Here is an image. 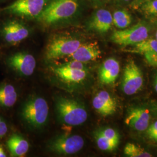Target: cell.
<instances>
[{
    "label": "cell",
    "mask_w": 157,
    "mask_h": 157,
    "mask_svg": "<svg viewBox=\"0 0 157 157\" xmlns=\"http://www.w3.org/2000/svg\"><path fill=\"white\" fill-rule=\"evenodd\" d=\"M80 11V0H51L36 20L46 26H55L73 20Z\"/></svg>",
    "instance_id": "cell-1"
},
{
    "label": "cell",
    "mask_w": 157,
    "mask_h": 157,
    "mask_svg": "<svg viewBox=\"0 0 157 157\" xmlns=\"http://www.w3.org/2000/svg\"><path fill=\"white\" fill-rule=\"evenodd\" d=\"M56 109L60 119L69 125H80L83 124L88 117L85 108L73 99L59 97L56 100Z\"/></svg>",
    "instance_id": "cell-2"
},
{
    "label": "cell",
    "mask_w": 157,
    "mask_h": 157,
    "mask_svg": "<svg viewBox=\"0 0 157 157\" xmlns=\"http://www.w3.org/2000/svg\"><path fill=\"white\" fill-rule=\"evenodd\" d=\"M49 108L45 99L34 97L25 102L22 108V115L24 120L30 126L40 128L46 123Z\"/></svg>",
    "instance_id": "cell-3"
},
{
    "label": "cell",
    "mask_w": 157,
    "mask_h": 157,
    "mask_svg": "<svg viewBox=\"0 0 157 157\" xmlns=\"http://www.w3.org/2000/svg\"><path fill=\"white\" fill-rule=\"evenodd\" d=\"M82 43L80 40L68 35L57 36L51 40L47 45L45 57L48 60L65 57L76 50Z\"/></svg>",
    "instance_id": "cell-4"
},
{
    "label": "cell",
    "mask_w": 157,
    "mask_h": 157,
    "mask_svg": "<svg viewBox=\"0 0 157 157\" xmlns=\"http://www.w3.org/2000/svg\"><path fill=\"white\" fill-rule=\"evenodd\" d=\"M51 0H16L4 9L7 13L17 17L36 19Z\"/></svg>",
    "instance_id": "cell-5"
},
{
    "label": "cell",
    "mask_w": 157,
    "mask_h": 157,
    "mask_svg": "<svg viewBox=\"0 0 157 157\" xmlns=\"http://www.w3.org/2000/svg\"><path fill=\"white\" fill-rule=\"evenodd\" d=\"M149 30L142 23H139L131 28L115 30L111 40L113 43L122 46L133 45L148 38Z\"/></svg>",
    "instance_id": "cell-6"
},
{
    "label": "cell",
    "mask_w": 157,
    "mask_h": 157,
    "mask_svg": "<svg viewBox=\"0 0 157 157\" xmlns=\"http://www.w3.org/2000/svg\"><path fill=\"white\" fill-rule=\"evenodd\" d=\"M83 139L79 135H62L51 141L48 146L51 151L61 155H72L84 146Z\"/></svg>",
    "instance_id": "cell-7"
},
{
    "label": "cell",
    "mask_w": 157,
    "mask_h": 157,
    "mask_svg": "<svg viewBox=\"0 0 157 157\" xmlns=\"http://www.w3.org/2000/svg\"><path fill=\"white\" fill-rule=\"evenodd\" d=\"M143 84V75L134 61H130L124 69L122 89L126 95H132L140 90Z\"/></svg>",
    "instance_id": "cell-8"
},
{
    "label": "cell",
    "mask_w": 157,
    "mask_h": 157,
    "mask_svg": "<svg viewBox=\"0 0 157 157\" xmlns=\"http://www.w3.org/2000/svg\"><path fill=\"white\" fill-rule=\"evenodd\" d=\"M1 34L6 43L15 44L28 37V28L21 22L11 20L6 22L1 28Z\"/></svg>",
    "instance_id": "cell-9"
},
{
    "label": "cell",
    "mask_w": 157,
    "mask_h": 157,
    "mask_svg": "<svg viewBox=\"0 0 157 157\" xmlns=\"http://www.w3.org/2000/svg\"><path fill=\"white\" fill-rule=\"evenodd\" d=\"M7 62L10 67L23 76H29L33 73L36 61L32 55L19 52L9 57Z\"/></svg>",
    "instance_id": "cell-10"
},
{
    "label": "cell",
    "mask_w": 157,
    "mask_h": 157,
    "mask_svg": "<svg viewBox=\"0 0 157 157\" xmlns=\"http://www.w3.org/2000/svg\"><path fill=\"white\" fill-rule=\"evenodd\" d=\"M150 113L148 109L143 107L130 108L128 112L124 123L137 131L143 132L149 126Z\"/></svg>",
    "instance_id": "cell-11"
},
{
    "label": "cell",
    "mask_w": 157,
    "mask_h": 157,
    "mask_svg": "<svg viewBox=\"0 0 157 157\" xmlns=\"http://www.w3.org/2000/svg\"><path fill=\"white\" fill-rule=\"evenodd\" d=\"M112 25V13L105 9H100L94 12L90 17L88 28L98 33H105Z\"/></svg>",
    "instance_id": "cell-12"
},
{
    "label": "cell",
    "mask_w": 157,
    "mask_h": 157,
    "mask_svg": "<svg viewBox=\"0 0 157 157\" xmlns=\"http://www.w3.org/2000/svg\"><path fill=\"white\" fill-rule=\"evenodd\" d=\"M101 51L97 42L81 44L73 54L67 56L69 60L86 62L95 61L101 58Z\"/></svg>",
    "instance_id": "cell-13"
},
{
    "label": "cell",
    "mask_w": 157,
    "mask_h": 157,
    "mask_svg": "<svg viewBox=\"0 0 157 157\" xmlns=\"http://www.w3.org/2000/svg\"><path fill=\"white\" fill-rule=\"evenodd\" d=\"M93 106L99 114L103 117H107L116 112L117 102L108 92L101 91L94 97Z\"/></svg>",
    "instance_id": "cell-14"
},
{
    "label": "cell",
    "mask_w": 157,
    "mask_h": 157,
    "mask_svg": "<svg viewBox=\"0 0 157 157\" xmlns=\"http://www.w3.org/2000/svg\"><path fill=\"white\" fill-rule=\"evenodd\" d=\"M120 72V65L117 59L110 58L101 65L99 70V79L102 84L113 83L118 78Z\"/></svg>",
    "instance_id": "cell-15"
},
{
    "label": "cell",
    "mask_w": 157,
    "mask_h": 157,
    "mask_svg": "<svg viewBox=\"0 0 157 157\" xmlns=\"http://www.w3.org/2000/svg\"><path fill=\"white\" fill-rule=\"evenodd\" d=\"M52 71L58 77L67 82L79 83L87 76V71L70 69L61 66L52 67Z\"/></svg>",
    "instance_id": "cell-16"
},
{
    "label": "cell",
    "mask_w": 157,
    "mask_h": 157,
    "mask_svg": "<svg viewBox=\"0 0 157 157\" xmlns=\"http://www.w3.org/2000/svg\"><path fill=\"white\" fill-rule=\"evenodd\" d=\"M6 145L12 157H22L28 151L29 148L28 141L17 134L12 135L7 141Z\"/></svg>",
    "instance_id": "cell-17"
},
{
    "label": "cell",
    "mask_w": 157,
    "mask_h": 157,
    "mask_svg": "<svg viewBox=\"0 0 157 157\" xmlns=\"http://www.w3.org/2000/svg\"><path fill=\"white\" fill-rule=\"evenodd\" d=\"M17 94L15 88L10 84L0 86V107L9 108L15 104Z\"/></svg>",
    "instance_id": "cell-18"
},
{
    "label": "cell",
    "mask_w": 157,
    "mask_h": 157,
    "mask_svg": "<svg viewBox=\"0 0 157 157\" xmlns=\"http://www.w3.org/2000/svg\"><path fill=\"white\" fill-rule=\"evenodd\" d=\"M113 25L119 29L128 28L132 22V17L129 12L125 10H120L112 14Z\"/></svg>",
    "instance_id": "cell-19"
},
{
    "label": "cell",
    "mask_w": 157,
    "mask_h": 157,
    "mask_svg": "<svg viewBox=\"0 0 157 157\" xmlns=\"http://www.w3.org/2000/svg\"><path fill=\"white\" fill-rule=\"evenodd\" d=\"M129 51L133 53L143 54L147 52H157V40L154 39H146L135 44Z\"/></svg>",
    "instance_id": "cell-20"
},
{
    "label": "cell",
    "mask_w": 157,
    "mask_h": 157,
    "mask_svg": "<svg viewBox=\"0 0 157 157\" xmlns=\"http://www.w3.org/2000/svg\"><path fill=\"white\" fill-rule=\"evenodd\" d=\"M124 154L130 157H151L152 155L139 145L128 143L124 148Z\"/></svg>",
    "instance_id": "cell-21"
},
{
    "label": "cell",
    "mask_w": 157,
    "mask_h": 157,
    "mask_svg": "<svg viewBox=\"0 0 157 157\" xmlns=\"http://www.w3.org/2000/svg\"><path fill=\"white\" fill-rule=\"evenodd\" d=\"M94 137L98 147L102 151H112L116 149L119 144L105 137L99 131L95 132Z\"/></svg>",
    "instance_id": "cell-22"
},
{
    "label": "cell",
    "mask_w": 157,
    "mask_h": 157,
    "mask_svg": "<svg viewBox=\"0 0 157 157\" xmlns=\"http://www.w3.org/2000/svg\"><path fill=\"white\" fill-rule=\"evenodd\" d=\"M140 7L141 11L147 17H157V0H148Z\"/></svg>",
    "instance_id": "cell-23"
},
{
    "label": "cell",
    "mask_w": 157,
    "mask_h": 157,
    "mask_svg": "<svg viewBox=\"0 0 157 157\" xmlns=\"http://www.w3.org/2000/svg\"><path fill=\"white\" fill-rule=\"evenodd\" d=\"M102 135L104 136L105 137L108 138V139L119 144V135L118 132L112 128H104L98 130Z\"/></svg>",
    "instance_id": "cell-24"
},
{
    "label": "cell",
    "mask_w": 157,
    "mask_h": 157,
    "mask_svg": "<svg viewBox=\"0 0 157 157\" xmlns=\"http://www.w3.org/2000/svg\"><path fill=\"white\" fill-rule=\"evenodd\" d=\"M61 67H67L70 69H80V70H86L87 71V68L84 65L83 62H80L78 61L75 60H70L69 61L63 63Z\"/></svg>",
    "instance_id": "cell-25"
},
{
    "label": "cell",
    "mask_w": 157,
    "mask_h": 157,
    "mask_svg": "<svg viewBox=\"0 0 157 157\" xmlns=\"http://www.w3.org/2000/svg\"><path fill=\"white\" fill-rule=\"evenodd\" d=\"M147 62L153 67H157V52H147L144 53Z\"/></svg>",
    "instance_id": "cell-26"
},
{
    "label": "cell",
    "mask_w": 157,
    "mask_h": 157,
    "mask_svg": "<svg viewBox=\"0 0 157 157\" xmlns=\"http://www.w3.org/2000/svg\"><path fill=\"white\" fill-rule=\"evenodd\" d=\"M146 130L148 137L152 140L157 142V121L149 125Z\"/></svg>",
    "instance_id": "cell-27"
},
{
    "label": "cell",
    "mask_w": 157,
    "mask_h": 157,
    "mask_svg": "<svg viewBox=\"0 0 157 157\" xmlns=\"http://www.w3.org/2000/svg\"><path fill=\"white\" fill-rule=\"evenodd\" d=\"M8 132V126L6 122L2 120L0 122V139L4 137Z\"/></svg>",
    "instance_id": "cell-28"
},
{
    "label": "cell",
    "mask_w": 157,
    "mask_h": 157,
    "mask_svg": "<svg viewBox=\"0 0 157 157\" xmlns=\"http://www.w3.org/2000/svg\"><path fill=\"white\" fill-rule=\"evenodd\" d=\"M96 5H103L107 4L111 0H91Z\"/></svg>",
    "instance_id": "cell-29"
},
{
    "label": "cell",
    "mask_w": 157,
    "mask_h": 157,
    "mask_svg": "<svg viewBox=\"0 0 157 157\" xmlns=\"http://www.w3.org/2000/svg\"><path fill=\"white\" fill-rule=\"evenodd\" d=\"M148 0H135V6H140L142 4H143L144 2H145L146 1H147Z\"/></svg>",
    "instance_id": "cell-30"
},
{
    "label": "cell",
    "mask_w": 157,
    "mask_h": 157,
    "mask_svg": "<svg viewBox=\"0 0 157 157\" xmlns=\"http://www.w3.org/2000/svg\"><path fill=\"white\" fill-rule=\"evenodd\" d=\"M6 153L4 152V151L3 150V148L0 146V157H6Z\"/></svg>",
    "instance_id": "cell-31"
},
{
    "label": "cell",
    "mask_w": 157,
    "mask_h": 157,
    "mask_svg": "<svg viewBox=\"0 0 157 157\" xmlns=\"http://www.w3.org/2000/svg\"><path fill=\"white\" fill-rule=\"evenodd\" d=\"M154 89H155V90L156 91V92L157 93V75H156V76H155V80H154Z\"/></svg>",
    "instance_id": "cell-32"
},
{
    "label": "cell",
    "mask_w": 157,
    "mask_h": 157,
    "mask_svg": "<svg viewBox=\"0 0 157 157\" xmlns=\"http://www.w3.org/2000/svg\"><path fill=\"white\" fill-rule=\"evenodd\" d=\"M153 109L154 110V112L157 114V102L153 104Z\"/></svg>",
    "instance_id": "cell-33"
},
{
    "label": "cell",
    "mask_w": 157,
    "mask_h": 157,
    "mask_svg": "<svg viewBox=\"0 0 157 157\" xmlns=\"http://www.w3.org/2000/svg\"><path fill=\"white\" fill-rule=\"evenodd\" d=\"M120 1H122V2H129L131 0H119Z\"/></svg>",
    "instance_id": "cell-34"
},
{
    "label": "cell",
    "mask_w": 157,
    "mask_h": 157,
    "mask_svg": "<svg viewBox=\"0 0 157 157\" xmlns=\"http://www.w3.org/2000/svg\"><path fill=\"white\" fill-rule=\"evenodd\" d=\"M155 37H156V39H155L157 40V32H156V34H155Z\"/></svg>",
    "instance_id": "cell-35"
},
{
    "label": "cell",
    "mask_w": 157,
    "mask_h": 157,
    "mask_svg": "<svg viewBox=\"0 0 157 157\" xmlns=\"http://www.w3.org/2000/svg\"><path fill=\"white\" fill-rule=\"evenodd\" d=\"M2 120H3V119H2V118H1V117H0V122H1V121H2Z\"/></svg>",
    "instance_id": "cell-36"
}]
</instances>
